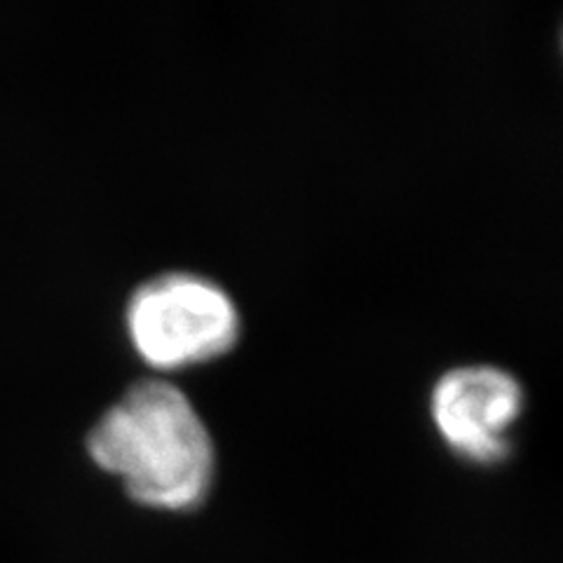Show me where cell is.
Wrapping results in <instances>:
<instances>
[{"label": "cell", "mask_w": 563, "mask_h": 563, "mask_svg": "<svg viewBox=\"0 0 563 563\" xmlns=\"http://www.w3.org/2000/svg\"><path fill=\"white\" fill-rule=\"evenodd\" d=\"M122 320L136 355L157 372L214 362L242 339L233 294L192 271H165L141 282Z\"/></svg>", "instance_id": "2"}, {"label": "cell", "mask_w": 563, "mask_h": 563, "mask_svg": "<svg viewBox=\"0 0 563 563\" xmlns=\"http://www.w3.org/2000/svg\"><path fill=\"white\" fill-rule=\"evenodd\" d=\"M92 463L161 512H192L217 479V446L192 399L167 378H139L85 439Z\"/></svg>", "instance_id": "1"}, {"label": "cell", "mask_w": 563, "mask_h": 563, "mask_svg": "<svg viewBox=\"0 0 563 563\" xmlns=\"http://www.w3.org/2000/svg\"><path fill=\"white\" fill-rule=\"evenodd\" d=\"M523 413L526 387L505 366L457 364L432 383V426L446 449L470 465H503L517 449Z\"/></svg>", "instance_id": "3"}]
</instances>
